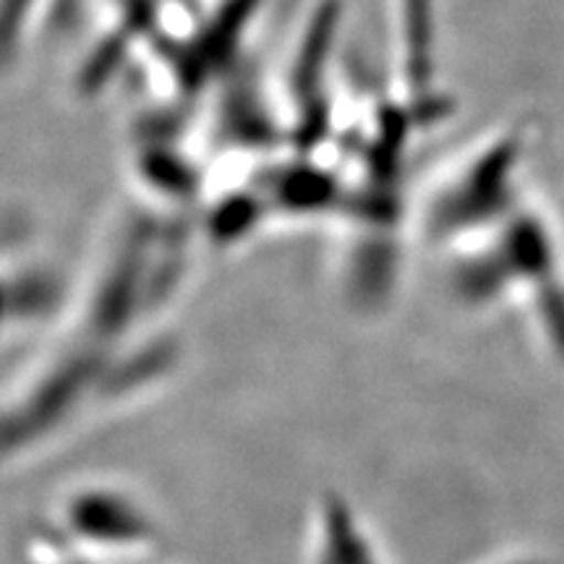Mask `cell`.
Wrapping results in <instances>:
<instances>
[{
	"label": "cell",
	"instance_id": "6da1fadb",
	"mask_svg": "<svg viewBox=\"0 0 564 564\" xmlns=\"http://www.w3.org/2000/svg\"><path fill=\"white\" fill-rule=\"evenodd\" d=\"M61 539L105 554V564L150 560L160 544L158 520L144 499L116 481H87L61 497Z\"/></svg>",
	"mask_w": 564,
	"mask_h": 564
},
{
	"label": "cell",
	"instance_id": "7a4b0ae2",
	"mask_svg": "<svg viewBox=\"0 0 564 564\" xmlns=\"http://www.w3.org/2000/svg\"><path fill=\"white\" fill-rule=\"evenodd\" d=\"M306 564H384L369 528L337 494L319 499L306 531Z\"/></svg>",
	"mask_w": 564,
	"mask_h": 564
},
{
	"label": "cell",
	"instance_id": "3957f363",
	"mask_svg": "<svg viewBox=\"0 0 564 564\" xmlns=\"http://www.w3.org/2000/svg\"><path fill=\"white\" fill-rule=\"evenodd\" d=\"M486 564H552V562H546L544 556H535V554H507Z\"/></svg>",
	"mask_w": 564,
	"mask_h": 564
}]
</instances>
